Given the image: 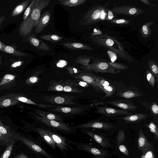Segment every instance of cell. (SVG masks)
<instances>
[{
    "label": "cell",
    "mask_w": 158,
    "mask_h": 158,
    "mask_svg": "<svg viewBox=\"0 0 158 158\" xmlns=\"http://www.w3.org/2000/svg\"><path fill=\"white\" fill-rule=\"evenodd\" d=\"M118 97L126 98H130L142 96L141 92L133 90H128L118 93L116 94Z\"/></svg>",
    "instance_id": "cell-25"
},
{
    "label": "cell",
    "mask_w": 158,
    "mask_h": 158,
    "mask_svg": "<svg viewBox=\"0 0 158 158\" xmlns=\"http://www.w3.org/2000/svg\"><path fill=\"white\" fill-rule=\"evenodd\" d=\"M50 0H36L33 9L27 19L20 23L19 29V34L22 36L29 35L38 23L42 10L47 6Z\"/></svg>",
    "instance_id": "cell-1"
},
{
    "label": "cell",
    "mask_w": 158,
    "mask_h": 158,
    "mask_svg": "<svg viewBox=\"0 0 158 158\" xmlns=\"http://www.w3.org/2000/svg\"><path fill=\"white\" fill-rule=\"evenodd\" d=\"M73 146L77 151H83L91 154L93 158H112L113 154L108 149L99 146L93 142H78L72 141Z\"/></svg>",
    "instance_id": "cell-4"
},
{
    "label": "cell",
    "mask_w": 158,
    "mask_h": 158,
    "mask_svg": "<svg viewBox=\"0 0 158 158\" xmlns=\"http://www.w3.org/2000/svg\"><path fill=\"white\" fill-rule=\"evenodd\" d=\"M15 75L7 74L5 75L0 82V86L4 87L12 83L16 78Z\"/></svg>",
    "instance_id": "cell-29"
},
{
    "label": "cell",
    "mask_w": 158,
    "mask_h": 158,
    "mask_svg": "<svg viewBox=\"0 0 158 158\" xmlns=\"http://www.w3.org/2000/svg\"><path fill=\"white\" fill-rule=\"evenodd\" d=\"M40 38L53 43L58 42L62 40L63 37L55 34H49L42 35Z\"/></svg>",
    "instance_id": "cell-34"
},
{
    "label": "cell",
    "mask_w": 158,
    "mask_h": 158,
    "mask_svg": "<svg viewBox=\"0 0 158 158\" xmlns=\"http://www.w3.org/2000/svg\"><path fill=\"white\" fill-rule=\"evenodd\" d=\"M146 77L147 81L152 87H154L155 84V78L153 75L148 71H147L146 73Z\"/></svg>",
    "instance_id": "cell-40"
},
{
    "label": "cell",
    "mask_w": 158,
    "mask_h": 158,
    "mask_svg": "<svg viewBox=\"0 0 158 158\" xmlns=\"http://www.w3.org/2000/svg\"><path fill=\"white\" fill-rule=\"evenodd\" d=\"M82 133L87 134L91 137L94 142L103 148H108L115 150L114 145L109 135L98 130L87 128H80Z\"/></svg>",
    "instance_id": "cell-5"
},
{
    "label": "cell",
    "mask_w": 158,
    "mask_h": 158,
    "mask_svg": "<svg viewBox=\"0 0 158 158\" xmlns=\"http://www.w3.org/2000/svg\"><path fill=\"white\" fill-rule=\"evenodd\" d=\"M20 102L14 99L10 94L0 97V108H6L15 105Z\"/></svg>",
    "instance_id": "cell-23"
},
{
    "label": "cell",
    "mask_w": 158,
    "mask_h": 158,
    "mask_svg": "<svg viewBox=\"0 0 158 158\" xmlns=\"http://www.w3.org/2000/svg\"><path fill=\"white\" fill-rule=\"evenodd\" d=\"M97 110L95 113L100 114L105 116L110 117L117 115H128L132 114V113L127 110H118L107 107H96Z\"/></svg>",
    "instance_id": "cell-14"
},
{
    "label": "cell",
    "mask_w": 158,
    "mask_h": 158,
    "mask_svg": "<svg viewBox=\"0 0 158 158\" xmlns=\"http://www.w3.org/2000/svg\"><path fill=\"white\" fill-rule=\"evenodd\" d=\"M81 68L86 70H93L96 72L116 73L112 69H110L108 64L105 62H101L97 66L90 65L87 66L82 67Z\"/></svg>",
    "instance_id": "cell-20"
},
{
    "label": "cell",
    "mask_w": 158,
    "mask_h": 158,
    "mask_svg": "<svg viewBox=\"0 0 158 158\" xmlns=\"http://www.w3.org/2000/svg\"><path fill=\"white\" fill-rule=\"evenodd\" d=\"M26 132L34 131L40 135L41 140L43 141L48 145L53 150H55L56 145L51 137L45 130L37 126L35 123L29 124L27 125L25 129Z\"/></svg>",
    "instance_id": "cell-11"
},
{
    "label": "cell",
    "mask_w": 158,
    "mask_h": 158,
    "mask_svg": "<svg viewBox=\"0 0 158 158\" xmlns=\"http://www.w3.org/2000/svg\"><path fill=\"white\" fill-rule=\"evenodd\" d=\"M151 110L154 114L156 115L158 114V106L156 102H153L151 105Z\"/></svg>",
    "instance_id": "cell-44"
},
{
    "label": "cell",
    "mask_w": 158,
    "mask_h": 158,
    "mask_svg": "<svg viewBox=\"0 0 158 158\" xmlns=\"http://www.w3.org/2000/svg\"><path fill=\"white\" fill-rule=\"evenodd\" d=\"M2 51L18 56H26L29 55L25 52L16 50L13 47L3 45L1 49Z\"/></svg>",
    "instance_id": "cell-24"
},
{
    "label": "cell",
    "mask_w": 158,
    "mask_h": 158,
    "mask_svg": "<svg viewBox=\"0 0 158 158\" xmlns=\"http://www.w3.org/2000/svg\"><path fill=\"white\" fill-rule=\"evenodd\" d=\"M29 43L37 49L44 51H48L50 49V48L41 40L29 35L27 39Z\"/></svg>",
    "instance_id": "cell-21"
},
{
    "label": "cell",
    "mask_w": 158,
    "mask_h": 158,
    "mask_svg": "<svg viewBox=\"0 0 158 158\" xmlns=\"http://www.w3.org/2000/svg\"><path fill=\"white\" fill-rule=\"evenodd\" d=\"M51 19V14L49 10H47L40 16L38 22L35 26V33L37 35L43 30L45 27L49 23Z\"/></svg>",
    "instance_id": "cell-16"
},
{
    "label": "cell",
    "mask_w": 158,
    "mask_h": 158,
    "mask_svg": "<svg viewBox=\"0 0 158 158\" xmlns=\"http://www.w3.org/2000/svg\"><path fill=\"white\" fill-rule=\"evenodd\" d=\"M73 77L81 80L91 85L97 92H102L103 91L98 85L95 79V75L85 72H79L77 74L70 75Z\"/></svg>",
    "instance_id": "cell-12"
},
{
    "label": "cell",
    "mask_w": 158,
    "mask_h": 158,
    "mask_svg": "<svg viewBox=\"0 0 158 158\" xmlns=\"http://www.w3.org/2000/svg\"><path fill=\"white\" fill-rule=\"evenodd\" d=\"M125 139V135L124 131L122 130L119 131L116 139L117 146L123 144Z\"/></svg>",
    "instance_id": "cell-39"
},
{
    "label": "cell",
    "mask_w": 158,
    "mask_h": 158,
    "mask_svg": "<svg viewBox=\"0 0 158 158\" xmlns=\"http://www.w3.org/2000/svg\"><path fill=\"white\" fill-rule=\"evenodd\" d=\"M44 129L51 137L56 146L67 158H68V156L65 151H77L72 145V140L68 139L62 134L50 130Z\"/></svg>",
    "instance_id": "cell-7"
},
{
    "label": "cell",
    "mask_w": 158,
    "mask_h": 158,
    "mask_svg": "<svg viewBox=\"0 0 158 158\" xmlns=\"http://www.w3.org/2000/svg\"><path fill=\"white\" fill-rule=\"evenodd\" d=\"M142 29L144 34L145 35L147 34L148 32V31L147 26L145 25H143L142 27Z\"/></svg>",
    "instance_id": "cell-50"
},
{
    "label": "cell",
    "mask_w": 158,
    "mask_h": 158,
    "mask_svg": "<svg viewBox=\"0 0 158 158\" xmlns=\"http://www.w3.org/2000/svg\"><path fill=\"white\" fill-rule=\"evenodd\" d=\"M106 44L107 45L111 46L114 44V42L112 40L108 39L106 41Z\"/></svg>",
    "instance_id": "cell-49"
},
{
    "label": "cell",
    "mask_w": 158,
    "mask_h": 158,
    "mask_svg": "<svg viewBox=\"0 0 158 158\" xmlns=\"http://www.w3.org/2000/svg\"><path fill=\"white\" fill-rule=\"evenodd\" d=\"M114 16L111 11H109L108 13V18L109 19H111Z\"/></svg>",
    "instance_id": "cell-53"
},
{
    "label": "cell",
    "mask_w": 158,
    "mask_h": 158,
    "mask_svg": "<svg viewBox=\"0 0 158 158\" xmlns=\"http://www.w3.org/2000/svg\"></svg>",
    "instance_id": "cell-58"
},
{
    "label": "cell",
    "mask_w": 158,
    "mask_h": 158,
    "mask_svg": "<svg viewBox=\"0 0 158 158\" xmlns=\"http://www.w3.org/2000/svg\"><path fill=\"white\" fill-rule=\"evenodd\" d=\"M62 44L65 47L72 50H81L88 48L87 46L79 43L70 42L64 43Z\"/></svg>",
    "instance_id": "cell-27"
},
{
    "label": "cell",
    "mask_w": 158,
    "mask_h": 158,
    "mask_svg": "<svg viewBox=\"0 0 158 158\" xmlns=\"http://www.w3.org/2000/svg\"><path fill=\"white\" fill-rule=\"evenodd\" d=\"M148 116V115L143 113L131 114L119 118L127 123H134L140 122Z\"/></svg>",
    "instance_id": "cell-22"
},
{
    "label": "cell",
    "mask_w": 158,
    "mask_h": 158,
    "mask_svg": "<svg viewBox=\"0 0 158 158\" xmlns=\"http://www.w3.org/2000/svg\"><path fill=\"white\" fill-rule=\"evenodd\" d=\"M66 81L69 84L76 87H87L90 86L86 82L79 79L69 80Z\"/></svg>",
    "instance_id": "cell-33"
},
{
    "label": "cell",
    "mask_w": 158,
    "mask_h": 158,
    "mask_svg": "<svg viewBox=\"0 0 158 158\" xmlns=\"http://www.w3.org/2000/svg\"><path fill=\"white\" fill-rule=\"evenodd\" d=\"M18 140L20 141L34 154L36 158H58L51 153L39 137L36 139L31 135L19 132Z\"/></svg>",
    "instance_id": "cell-3"
},
{
    "label": "cell",
    "mask_w": 158,
    "mask_h": 158,
    "mask_svg": "<svg viewBox=\"0 0 158 158\" xmlns=\"http://www.w3.org/2000/svg\"><path fill=\"white\" fill-rule=\"evenodd\" d=\"M109 54V55L110 58L112 62H114L116 60L117 58V56L116 54L113 52L108 51L107 52Z\"/></svg>",
    "instance_id": "cell-48"
},
{
    "label": "cell",
    "mask_w": 158,
    "mask_h": 158,
    "mask_svg": "<svg viewBox=\"0 0 158 158\" xmlns=\"http://www.w3.org/2000/svg\"><path fill=\"white\" fill-rule=\"evenodd\" d=\"M39 78L37 76H33L28 78L25 82L28 84H33L37 82Z\"/></svg>",
    "instance_id": "cell-42"
},
{
    "label": "cell",
    "mask_w": 158,
    "mask_h": 158,
    "mask_svg": "<svg viewBox=\"0 0 158 158\" xmlns=\"http://www.w3.org/2000/svg\"><path fill=\"white\" fill-rule=\"evenodd\" d=\"M2 44H1L0 43V50H1V49L2 47Z\"/></svg>",
    "instance_id": "cell-57"
},
{
    "label": "cell",
    "mask_w": 158,
    "mask_h": 158,
    "mask_svg": "<svg viewBox=\"0 0 158 158\" xmlns=\"http://www.w3.org/2000/svg\"><path fill=\"white\" fill-rule=\"evenodd\" d=\"M23 63L24 61L22 60L18 61L15 62L11 64L10 67L13 68H17L21 66Z\"/></svg>",
    "instance_id": "cell-46"
},
{
    "label": "cell",
    "mask_w": 158,
    "mask_h": 158,
    "mask_svg": "<svg viewBox=\"0 0 158 158\" xmlns=\"http://www.w3.org/2000/svg\"><path fill=\"white\" fill-rule=\"evenodd\" d=\"M8 158H36L33 153L23 143L15 141L11 155Z\"/></svg>",
    "instance_id": "cell-10"
},
{
    "label": "cell",
    "mask_w": 158,
    "mask_h": 158,
    "mask_svg": "<svg viewBox=\"0 0 158 158\" xmlns=\"http://www.w3.org/2000/svg\"><path fill=\"white\" fill-rule=\"evenodd\" d=\"M5 19V16L0 15V26Z\"/></svg>",
    "instance_id": "cell-52"
},
{
    "label": "cell",
    "mask_w": 158,
    "mask_h": 158,
    "mask_svg": "<svg viewBox=\"0 0 158 158\" xmlns=\"http://www.w3.org/2000/svg\"><path fill=\"white\" fill-rule=\"evenodd\" d=\"M136 12V9L134 8L130 9L129 11V13L131 15H133L135 14Z\"/></svg>",
    "instance_id": "cell-51"
},
{
    "label": "cell",
    "mask_w": 158,
    "mask_h": 158,
    "mask_svg": "<svg viewBox=\"0 0 158 158\" xmlns=\"http://www.w3.org/2000/svg\"><path fill=\"white\" fill-rule=\"evenodd\" d=\"M100 88L105 94V96L102 99H104L111 96L114 94L115 91V88L114 85L101 86Z\"/></svg>",
    "instance_id": "cell-35"
},
{
    "label": "cell",
    "mask_w": 158,
    "mask_h": 158,
    "mask_svg": "<svg viewBox=\"0 0 158 158\" xmlns=\"http://www.w3.org/2000/svg\"><path fill=\"white\" fill-rule=\"evenodd\" d=\"M36 0H33L31 1L28 6L25 10L23 15V20H25L31 14L33 9L35 6Z\"/></svg>",
    "instance_id": "cell-38"
},
{
    "label": "cell",
    "mask_w": 158,
    "mask_h": 158,
    "mask_svg": "<svg viewBox=\"0 0 158 158\" xmlns=\"http://www.w3.org/2000/svg\"><path fill=\"white\" fill-rule=\"evenodd\" d=\"M95 79L98 86L100 88L101 86H106L112 85L111 83L106 79L95 75Z\"/></svg>",
    "instance_id": "cell-36"
},
{
    "label": "cell",
    "mask_w": 158,
    "mask_h": 158,
    "mask_svg": "<svg viewBox=\"0 0 158 158\" xmlns=\"http://www.w3.org/2000/svg\"><path fill=\"white\" fill-rule=\"evenodd\" d=\"M137 148L139 151L143 154L149 152L153 151L154 149L153 145L148 140L142 129L139 130L138 133Z\"/></svg>",
    "instance_id": "cell-13"
},
{
    "label": "cell",
    "mask_w": 158,
    "mask_h": 158,
    "mask_svg": "<svg viewBox=\"0 0 158 158\" xmlns=\"http://www.w3.org/2000/svg\"><path fill=\"white\" fill-rule=\"evenodd\" d=\"M75 97L71 95H59L47 96L44 100L46 102L52 104L64 106H79V104L74 102Z\"/></svg>",
    "instance_id": "cell-9"
},
{
    "label": "cell",
    "mask_w": 158,
    "mask_h": 158,
    "mask_svg": "<svg viewBox=\"0 0 158 158\" xmlns=\"http://www.w3.org/2000/svg\"><path fill=\"white\" fill-rule=\"evenodd\" d=\"M100 15V11L98 10H95L94 11L91 15L92 18L94 19H98Z\"/></svg>",
    "instance_id": "cell-47"
},
{
    "label": "cell",
    "mask_w": 158,
    "mask_h": 158,
    "mask_svg": "<svg viewBox=\"0 0 158 158\" xmlns=\"http://www.w3.org/2000/svg\"><path fill=\"white\" fill-rule=\"evenodd\" d=\"M15 140H12L7 145L0 158H8L10 156Z\"/></svg>",
    "instance_id": "cell-32"
},
{
    "label": "cell",
    "mask_w": 158,
    "mask_h": 158,
    "mask_svg": "<svg viewBox=\"0 0 158 158\" xmlns=\"http://www.w3.org/2000/svg\"><path fill=\"white\" fill-rule=\"evenodd\" d=\"M35 113L40 116L45 118L64 123V117L58 114L40 109H34Z\"/></svg>",
    "instance_id": "cell-17"
},
{
    "label": "cell",
    "mask_w": 158,
    "mask_h": 158,
    "mask_svg": "<svg viewBox=\"0 0 158 158\" xmlns=\"http://www.w3.org/2000/svg\"><path fill=\"white\" fill-rule=\"evenodd\" d=\"M125 20L124 19H120L116 21V23H120L125 22Z\"/></svg>",
    "instance_id": "cell-54"
},
{
    "label": "cell",
    "mask_w": 158,
    "mask_h": 158,
    "mask_svg": "<svg viewBox=\"0 0 158 158\" xmlns=\"http://www.w3.org/2000/svg\"><path fill=\"white\" fill-rule=\"evenodd\" d=\"M108 103L125 110L135 111L139 108L132 101L127 99L110 101Z\"/></svg>",
    "instance_id": "cell-15"
},
{
    "label": "cell",
    "mask_w": 158,
    "mask_h": 158,
    "mask_svg": "<svg viewBox=\"0 0 158 158\" xmlns=\"http://www.w3.org/2000/svg\"><path fill=\"white\" fill-rule=\"evenodd\" d=\"M30 2V0H26L17 5L14 8L11 14L12 17L19 15L26 9Z\"/></svg>",
    "instance_id": "cell-26"
},
{
    "label": "cell",
    "mask_w": 158,
    "mask_h": 158,
    "mask_svg": "<svg viewBox=\"0 0 158 158\" xmlns=\"http://www.w3.org/2000/svg\"><path fill=\"white\" fill-rule=\"evenodd\" d=\"M64 85L63 81L58 82L52 81L50 83L48 90L52 91H63Z\"/></svg>",
    "instance_id": "cell-28"
},
{
    "label": "cell",
    "mask_w": 158,
    "mask_h": 158,
    "mask_svg": "<svg viewBox=\"0 0 158 158\" xmlns=\"http://www.w3.org/2000/svg\"><path fill=\"white\" fill-rule=\"evenodd\" d=\"M145 126L147 127L150 131L155 135V138L156 139H158V129L157 125L153 122H150L148 124H145Z\"/></svg>",
    "instance_id": "cell-37"
},
{
    "label": "cell",
    "mask_w": 158,
    "mask_h": 158,
    "mask_svg": "<svg viewBox=\"0 0 158 158\" xmlns=\"http://www.w3.org/2000/svg\"><path fill=\"white\" fill-rule=\"evenodd\" d=\"M0 132L2 135L11 140H18L19 136V132H16L8 126L4 124L0 119Z\"/></svg>",
    "instance_id": "cell-19"
},
{
    "label": "cell",
    "mask_w": 158,
    "mask_h": 158,
    "mask_svg": "<svg viewBox=\"0 0 158 158\" xmlns=\"http://www.w3.org/2000/svg\"><path fill=\"white\" fill-rule=\"evenodd\" d=\"M64 87L63 91L67 92L81 93L83 91L68 83L66 81H63Z\"/></svg>",
    "instance_id": "cell-31"
},
{
    "label": "cell",
    "mask_w": 158,
    "mask_h": 158,
    "mask_svg": "<svg viewBox=\"0 0 158 158\" xmlns=\"http://www.w3.org/2000/svg\"><path fill=\"white\" fill-rule=\"evenodd\" d=\"M10 94L14 99L19 102H22L27 104L36 106L39 108L44 109L46 110H47L48 109L53 107L54 106L51 105L42 103L37 104L33 101L31 100L24 96L23 95H22L20 94Z\"/></svg>",
    "instance_id": "cell-18"
},
{
    "label": "cell",
    "mask_w": 158,
    "mask_h": 158,
    "mask_svg": "<svg viewBox=\"0 0 158 158\" xmlns=\"http://www.w3.org/2000/svg\"><path fill=\"white\" fill-rule=\"evenodd\" d=\"M60 3L64 6L72 7L79 5L85 2V0H58Z\"/></svg>",
    "instance_id": "cell-30"
},
{
    "label": "cell",
    "mask_w": 158,
    "mask_h": 158,
    "mask_svg": "<svg viewBox=\"0 0 158 158\" xmlns=\"http://www.w3.org/2000/svg\"><path fill=\"white\" fill-rule=\"evenodd\" d=\"M2 63V57L1 55H0V65Z\"/></svg>",
    "instance_id": "cell-56"
},
{
    "label": "cell",
    "mask_w": 158,
    "mask_h": 158,
    "mask_svg": "<svg viewBox=\"0 0 158 158\" xmlns=\"http://www.w3.org/2000/svg\"><path fill=\"white\" fill-rule=\"evenodd\" d=\"M84 105L65 106H54L53 107L48 109L47 110L58 114L65 118L73 117L76 115H85L88 113L89 109Z\"/></svg>",
    "instance_id": "cell-6"
},
{
    "label": "cell",
    "mask_w": 158,
    "mask_h": 158,
    "mask_svg": "<svg viewBox=\"0 0 158 158\" xmlns=\"http://www.w3.org/2000/svg\"><path fill=\"white\" fill-rule=\"evenodd\" d=\"M152 74L154 77L157 78L158 74V67L155 64H153L151 67Z\"/></svg>",
    "instance_id": "cell-43"
},
{
    "label": "cell",
    "mask_w": 158,
    "mask_h": 158,
    "mask_svg": "<svg viewBox=\"0 0 158 158\" xmlns=\"http://www.w3.org/2000/svg\"><path fill=\"white\" fill-rule=\"evenodd\" d=\"M117 146L118 150L122 153L127 156L129 155V151L125 145L122 144L118 145Z\"/></svg>",
    "instance_id": "cell-41"
},
{
    "label": "cell",
    "mask_w": 158,
    "mask_h": 158,
    "mask_svg": "<svg viewBox=\"0 0 158 158\" xmlns=\"http://www.w3.org/2000/svg\"><path fill=\"white\" fill-rule=\"evenodd\" d=\"M35 120V124L38 127L44 129L50 130L61 134L74 135L77 128L75 126L70 125L64 123L49 120L41 117L35 113L32 116Z\"/></svg>",
    "instance_id": "cell-2"
},
{
    "label": "cell",
    "mask_w": 158,
    "mask_h": 158,
    "mask_svg": "<svg viewBox=\"0 0 158 158\" xmlns=\"http://www.w3.org/2000/svg\"><path fill=\"white\" fill-rule=\"evenodd\" d=\"M105 14L104 12L102 10L101 13V17L102 19H103L104 18Z\"/></svg>",
    "instance_id": "cell-55"
},
{
    "label": "cell",
    "mask_w": 158,
    "mask_h": 158,
    "mask_svg": "<svg viewBox=\"0 0 158 158\" xmlns=\"http://www.w3.org/2000/svg\"><path fill=\"white\" fill-rule=\"evenodd\" d=\"M75 126L77 129L87 128L98 130L104 131L109 135H113L110 131L114 128V127L111 123L98 119L79 124Z\"/></svg>",
    "instance_id": "cell-8"
},
{
    "label": "cell",
    "mask_w": 158,
    "mask_h": 158,
    "mask_svg": "<svg viewBox=\"0 0 158 158\" xmlns=\"http://www.w3.org/2000/svg\"><path fill=\"white\" fill-rule=\"evenodd\" d=\"M66 69L70 75L75 74L79 72L77 69L74 68L69 67L66 68Z\"/></svg>",
    "instance_id": "cell-45"
}]
</instances>
